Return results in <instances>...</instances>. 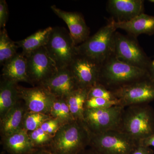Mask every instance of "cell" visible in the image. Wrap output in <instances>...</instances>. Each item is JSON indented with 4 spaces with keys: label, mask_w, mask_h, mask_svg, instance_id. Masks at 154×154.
<instances>
[{
    "label": "cell",
    "mask_w": 154,
    "mask_h": 154,
    "mask_svg": "<svg viewBox=\"0 0 154 154\" xmlns=\"http://www.w3.org/2000/svg\"><path fill=\"white\" fill-rule=\"evenodd\" d=\"M28 133L35 149L48 147L53 137L45 132L40 128Z\"/></svg>",
    "instance_id": "484cf974"
},
{
    "label": "cell",
    "mask_w": 154,
    "mask_h": 154,
    "mask_svg": "<svg viewBox=\"0 0 154 154\" xmlns=\"http://www.w3.org/2000/svg\"><path fill=\"white\" fill-rule=\"evenodd\" d=\"M18 83L1 78L0 82V119L20 100Z\"/></svg>",
    "instance_id": "ffe728a7"
},
{
    "label": "cell",
    "mask_w": 154,
    "mask_h": 154,
    "mask_svg": "<svg viewBox=\"0 0 154 154\" xmlns=\"http://www.w3.org/2000/svg\"><path fill=\"white\" fill-rule=\"evenodd\" d=\"M27 154H54L48 147L35 149Z\"/></svg>",
    "instance_id": "836d02e7"
},
{
    "label": "cell",
    "mask_w": 154,
    "mask_h": 154,
    "mask_svg": "<svg viewBox=\"0 0 154 154\" xmlns=\"http://www.w3.org/2000/svg\"><path fill=\"white\" fill-rule=\"evenodd\" d=\"M89 89L79 88L65 98L74 120L83 121Z\"/></svg>",
    "instance_id": "7402d4cb"
},
{
    "label": "cell",
    "mask_w": 154,
    "mask_h": 154,
    "mask_svg": "<svg viewBox=\"0 0 154 154\" xmlns=\"http://www.w3.org/2000/svg\"><path fill=\"white\" fill-rule=\"evenodd\" d=\"M49 115L52 118L59 120L62 125L75 120L64 98L56 97Z\"/></svg>",
    "instance_id": "cb8c5ba5"
},
{
    "label": "cell",
    "mask_w": 154,
    "mask_h": 154,
    "mask_svg": "<svg viewBox=\"0 0 154 154\" xmlns=\"http://www.w3.org/2000/svg\"><path fill=\"white\" fill-rule=\"evenodd\" d=\"M51 118L48 114L28 110L23 119V128L28 132L33 131L39 128L45 122Z\"/></svg>",
    "instance_id": "d4e9b609"
},
{
    "label": "cell",
    "mask_w": 154,
    "mask_h": 154,
    "mask_svg": "<svg viewBox=\"0 0 154 154\" xmlns=\"http://www.w3.org/2000/svg\"><path fill=\"white\" fill-rule=\"evenodd\" d=\"M140 143L121 131L91 133L89 146L102 154H132Z\"/></svg>",
    "instance_id": "5b68a950"
},
{
    "label": "cell",
    "mask_w": 154,
    "mask_h": 154,
    "mask_svg": "<svg viewBox=\"0 0 154 154\" xmlns=\"http://www.w3.org/2000/svg\"><path fill=\"white\" fill-rule=\"evenodd\" d=\"M90 140L91 133L83 121L75 120L60 126L48 148L54 154H79Z\"/></svg>",
    "instance_id": "6da1fadb"
},
{
    "label": "cell",
    "mask_w": 154,
    "mask_h": 154,
    "mask_svg": "<svg viewBox=\"0 0 154 154\" xmlns=\"http://www.w3.org/2000/svg\"><path fill=\"white\" fill-rule=\"evenodd\" d=\"M41 85L45 87L55 97L64 98L80 88L69 67L57 69Z\"/></svg>",
    "instance_id": "4fadbf2b"
},
{
    "label": "cell",
    "mask_w": 154,
    "mask_h": 154,
    "mask_svg": "<svg viewBox=\"0 0 154 154\" xmlns=\"http://www.w3.org/2000/svg\"><path fill=\"white\" fill-rule=\"evenodd\" d=\"M30 84L41 85L57 70L55 63L45 46L26 57Z\"/></svg>",
    "instance_id": "30bf717a"
},
{
    "label": "cell",
    "mask_w": 154,
    "mask_h": 154,
    "mask_svg": "<svg viewBox=\"0 0 154 154\" xmlns=\"http://www.w3.org/2000/svg\"><path fill=\"white\" fill-rule=\"evenodd\" d=\"M52 28V27H49L38 30L25 39L16 42L18 47L22 48V54L25 57L27 56L36 50L45 46Z\"/></svg>",
    "instance_id": "44dd1931"
},
{
    "label": "cell",
    "mask_w": 154,
    "mask_h": 154,
    "mask_svg": "<svg viewBox=\"0 0 154 154\" xmlns=\"http://www.w3.org/2000/svg\"><path fill=\"white\" fill-rule=\"evenodd\" d=\"M20 99L28 111L49 115L56 97L45 87L35 86L26 88L19 86Z\"/></svg>",
    "instance_id": "7c38bea8"
},
{
    "label": "cell",
    "mask_w": 154,
    "mask_h": 154,
    "mask_svg": "<svg viewBox=\"0 0 154 154\" xmlns=\"http://www.w3.org/2000/svg\"><path fill=\"white\" fill-rule=\"evenodd\" d=\"M102 65L77 53L69 67L79 88L89 89L99 82Z\"/></svg>",
    "instance_id": "8fae6325"
},
{
    "label": "cell",
    "mask_w": 154,
    "mask_h": 154,
    "mask_svg": "<svg viewBox=\"0 0 154 154\" xmlns=\"http://www.w3.org/2000/svg\"><path fill=\"white\" fill-rule=\"evenodd\" d=\"M2 141L4 149L10 154H27L35 149L28 131L23 128L2 137Z\"/></svg>",
    "instance_id": "d6986e66"
},
{
    "label": "cell",
    "mask_w": 154,
    "mask_h": 154,
    "mask_svg": "<svg viewBox=\"0 0 154 154\" xmlns=\"http://www.w3.org/2000/svg\"><path fill=\"white\" fill-rule=\"evenodd\" d=\"M113 55L119 60L145 69L149 60L136 38L117 31L114 34Z\"/></svg>",
    "instance_id": "ba28073f"
},
{
    "label": "cell",
    "mask_w": 154,
    "mask_h": 154,
    "mask_svg": "<svg viewBox=\"0 0 154 154\" xmlns=\"http://www.w3.org/2000/svg\"><path fill=\"white\" fill-rule=\"evenodd\" d=\"M21 99L0 119V132L2 137L13 134L23 128L24 116L28 111L25 103Z\"/></svg>",
    "instance_id": "2e32d148"
},
{
    "label": "cell",
    "mask_w": 154,
    "mask_h": 154,
    "mask_svg": "<svg viewBox=\"0 0 154 154\" xmlns=\"http://www.w3.org/2000/svg\"><path fill=\"white\" fill-rule=\"evenodd\" d=\"M125 108L121 105H116L100 109L85 108L83 121L93 134L119 130Z\"/></svg>",
    "instance_id": "52a82bcc"
},
{
    "label": "cell",
    "mask_w": 154,
    "mask_h": 154,
    "mask_svg": "<svg viewBox=\"0 0 154 154\" xmlns=\"http://www.w3.org/2000/svg\"><path fill=\"white\" fill-rule=\"evenodd\" d=\"M115 25L116 29L125 30L135 38L142 34L152 35L154 33V16L143 13L127 22L115 21Z\"/></svg>",
    "instance_id": "e0dca14e"
},
{
    "label": "cell",
    "mask_w": 154,
    "mask_h": 154,
    "mask_svg": "<svg viewBox=\"0 0 154 154\" xmlns=\"http://www.w3.org/2000/svg\"><path fill=\"white\" fill-rule=\"evenodd\" d=\"M79 154H102L99 152L96 151L94 149L90 147V149H86L85 150L83 151Z\"/></svg>",
    "instance_id": "e575fe53"
},
{
    "label": "cell",
    "mask_w": 154,
    "mask_h": 154,
    "mask_svg": "<svg viewBox=\"0 0 154 154\" xmlns=\"http://www.w3.org/2000/svg\"><path fill=\"white\" fill-rule=\"evenodd\" d=\"M91 98H102L110 100H117L112 91L99 83L89 88L88 99Z\"/></svg>",
    "instance_id": "4316f807"
},
{
    "label": "cell",
    "mask_w": 154,
    "mask_h": 154,
    "mask_svg": "<svg viewBox=\"0 0 154 154\" xmlns=\"http://www.w3.org/2000/svg\"><path fill=\"white\" fill-rule=\"evenodd\" d=\"M147 77L146 70L119 60L112 54L102 63L98 83L113 91Z\"/></svg>",
    "instance_id": "7a4b0ae2"
},
{
    "label": "cell",
    "mask_w": 154,
    "mask_h": 154,
    "mask_svg": "<svg viewBox=\"0 0 154 154\" xmlns=\"http://www.w3.org/2000/svg\"><path fill=\"white\" fill-rule=\"evenodd\" d=\"M61 125L59 120L51 118L45 122L40 128L45 132L53 136Z\"/></svg>",
    "instance_id": "f1b7e54d"
},
{
    "label": "cell",
    "mask_w": 154,
    "mask_h": 154,
    "mask_svg": "<svg viewBox=\"0 0 154 154\" xmlns=\"http://www.w3.org/2000/svg\"><path fill=\"white\" fill-rule=\"evenodd\" d=\"M45 47L57 69L69 67L77 54L69 32L62 27L53 28Z\"/></svg>",
    "instance_id": "8992f818"
},
{
    "label": "cell",
    "mask_w": 154,
    "mask_h": 154,
    "mask_svg": "<svg viewBox=\"0 0 154 154\" xmlns=\"http://www.w3.org/2000/svg\"><path fill=\"white\" fill-rule=\"evenodd\" d=\"M146 70L147 72L149 78L154 83V56L149 58L148 64Z\"/></svg>",
    "instance_id": "4dcf8cb0"
},
{
    "label": "cell",
    "mask_w": 154,
    "mask_h": 154,
    "mask_svg": "<svg viewBox=\"0 0 154 154\" xmlns=\"http://www.w3.org/2000/svg\"><path fill=\"white\" fill-rule=\"evenodd\" d=\"M107 10L116 22H127L143 13L144 1L109 0Z\"/></svg>",
    "instance_id": "9a60e30c"
},
{
    "label": "cell",
    "mask_w": 154,
    "mask_h": 154,
    "mask_svg": "<svg viewBox=\"0 0 154 154\" xmlns=\"http://www.w3.org/2000/svg\"><path fill=\"white\" fill-rule=\"evenodd\" d=\"M51 8L57 16L66 23L76 46L82 44L90 37V29L84 17L79 13L67 12L55 5L51 6Z\"/></svg>",
    "instance_id": "5bb4252c"
},
{
    "label": "cell",
    "mask_w": 154,
    "mask_h": 154,
    "mask_svg": "<svg viewBox=\"0 0 154 154\" xmlns=\"http://www.w3.org/2000/svg\"><path fill=\"white\" fill-rule=\"evenodd\" d=\"M153 151L148 147L140 145L132 154H153Z\"/></svg>",
    "instance_id": "1f68e13d"
},
{
    "label": "cell",
    "mask_w": 154,
    "mask_h": 154,
    "mask_svg": "<svg viewBox=\"0 0 154 154\" xmlns=\"http://www.w3.org/2000/svg\"><path fill=\"white\" fill-rule=\"evenodd\" d=\"M18 46L10 38L5 28L0 30V63L3 66L8 61L15 56Z\"/></svg>",
    "instance_id": "603a6c76"
},
{
    "label": "cell",
    "mask_w": 154,
    "mask_h": 154,
    "mask_svg": "<svg viewBox=\"0 0 154 154\" xmlns=\"http://www.w3.org/2000/svg\"><path fill=\"white\" fill-rule=\"evenodd\" d=\"M115 23L113 18L109 19L106 25L76 46L77 53L103 63L113 54L114 34L117 30Z\"/></svg>",
    "instance_id": "277c9868"
},
{
    "label": "cell",
    "mask_w": 154,
    "mask_h": 154,
    "mask_svg": "<svg viewBox=\"0 0 154 154\" xmlns=\"http://www.w3.org/2000/svg\"><path fill=\"white\" fill-rule=\"evenodd\" d=\"M8 18V9L5 0L0 1V28H5Z\"/></svg>",
    "instance_id": "f546056e"
},
{
    "label": "cell",
    "mask_w": 154,
    "mask_h": 154,
    "mask_svg": "<svg viewBox=\"0 0 154 154\" xmlns=\"http://www.w3.org/2000/svg\"><path fill=\"white\" fill-rule=\"evenodd\" d=\"M120 105L118 100H110L102 98H91L87 99L85 104V109H100Z\"/></svg>",
    "instance_id": "83f0119b"
},
{
    "label": "cell",
    "mask_w": 154,
    "mask_h": 154,
    "mask_svg": "<svg viewBox=\"0 0 154 154\" xmlns=\"http://www.w3.org/2000/svg\"><path fill=\"white\" fill-rule=\"evenodd\" d=\"M140 145L148 147L150 146L154 147V134L140 141Z\"/></svg>",
    "instance_id": "d6a6232c"
},
{
    "label": "cell",
    "mask_w": 154,
    "mask_h": 154,
    "mask_svg": "<svg viewBox=\"0 0 154 154\" xmlns=\"http://www.w3.org/2000/svg\"><path fill=\"white\" fill-rule=\"evenodd\" d=\"M1 78L18 83L30 84L28 74L27 60L21 53H18L3 65Z\"/></svg>",
    "instance_id": "ac0fdd59"
},
{
    "label": "cell",
    "mask_w": 154,
    "mask_h": 154,
    "mask_svg": "<svg viewBox=\"0 0 154 154\" xmlns=\"http://www.w3.org/2000/svg\"><path fill=\"white\" fill-rule=\"evenodd\" d=\"M119 130L140 143L154 134V110L148 104L125 107Z\"/></svg>",
    "instance_id": "3957f363"
},
{
    "label": "cell",
    "mask_w": 154,
    "mask_h": 154,
    "mask_svg": "<svg viewBox=\"0 0 154 154\" xmlns=\"http://www.w3.org/2000/svg\"><path fill=\"white\" fill-rule=\"evenodd\" d=\"M112 91L125 107L148 104L154 100V83L149 77Z\"/></svg>",
    "instance_id": "9c48e42d"
}]
</instances>
